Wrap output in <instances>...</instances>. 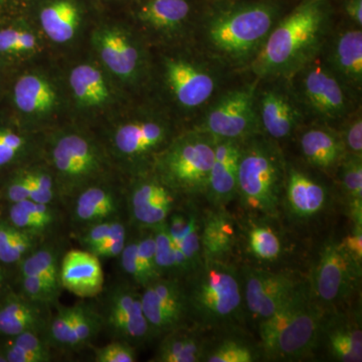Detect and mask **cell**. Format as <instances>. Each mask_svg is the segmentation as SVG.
<instances>
[{
  "label": "cell",
  "mask_w": 362,
  "mask_h": 362,
  "mask_svg": "<svg viewBox=\"0 0 362 362\" xmlns=\"http://www.w3.org/2000/svg\"><path fill=\"white\" fill-rule=\"evenodd\" d=\"M329 20L326 0H306L281 21L262 45L254 63L259 77L289 75L308 65Z\"/></svg>",
  "instance_id": "1"
},
{
  "label": "cell",
  "mask_w": 362,
  "mask_h": 362,
  "mask_svg": "<svg viewBox=\"0 0 362 362\" xmlns=\"http://www.w3.org/2000/svg\"><path fill=\"white\" fill-rule=\"evenodd\" d=\"M326 313L309 284L302 282L277 310L259 323L262 358L296 361L310 356L320 343Z\"/></svg>",
  "instance_id": "2"
},
{
  "label": "cell",
  "mask_w": 362,
  "mask_h": 362,
  "mask_svg": "<svg viewBox=\"0 0 362 362\" xmlns=\"http://www.w3.org/2000/svg\"><path fill=\"white\" fill-rule=\"evenodd\" d=\"M188 322L202 330L239 325L244 320L240 270L226 259H202L183 279Z\"/></svg>",
  "instance_id": "3"
},
{
  "label": "cell",
  "mask_w": 362,
  "mask_h": 362,
  "mask_svg": "<svg viewBox=\"0 0 362 362\" xmlns=\"http://www.w3.org/2000/svg\"><path fill=\"white\" fill-rule=\"evenodd\" d=\"M285 178L284 161L270 143L252 140L243 146L237 197L245 211L269 220L277 218L282 206Z\"/></svg>",
  "instance_id": "4"
},
{
  "label": "cell",
  "mask_w": 362,
  "mask_h": 362,
  "mask_svg": "<svg viewBox=\"0 0 362 362\" xmlns=\"http://www.w3.org/2000/svg\"><path fill=\"white\" fill-rule=\"evenodd\" d=\"M277 11V6L268 2L230 7L211 21L207 37L214 49L226 58H249L266 42Z\"/></svg>",
  "instance_id": "5"
},
{
  "label": "cell",
  "mask_w": 362,
  "mask_h": 362,
  "mask_svg": "<svg viewBox=\"0 0 362 362\" xmlns=\"http://www.w3.org/2000/svg\"><path fill=\"white\" fill-rule=\"evenodd\" d=\"M49 160L59 204L65 209L81 190L103 180L108 165L96 143L78 133H65L54 138L49 145Z\"/></svg>",
  "instance_id": "6"
},
{
  "label": "cell",
  "mask_w": 362,
  "mask_h": 362,
  "mask_svg": "<svg viewBox=\"0 0 362 362\" xmlns=\"http://www.w3.org/2000/svg\"><path fill=\"white\" fill-rule=\"evenodd\" d=\"M214 146L216 140L206 133L181 137L156 156L154 173L180 197L206 195Z\"/></svg>",
  "instance_id": "7"
},
{
  "label": "cell",
  "mask_w": 362,
  "mask_h": 362,
  "mask_svg": "<svg viewBox=\"0 0 362 362\" xmlns=\"http://www.w3.org/2000/svg\"><path fill=\"white\" fill-rule=\"evenodd\" d=\"M101 317L103 331L112 340H122L137 347L152 340L143 313L141 291L127 279L105 285L92 299Z\"/></svg>",
  "instance_id": "8"
},
{
  "label": "cell",
  "mask_w": 362,
  "mask_h": 362,
  "mask_svg": "<svg viewBox=\"0 0 362 362\" xmlns=\"http://www.w3.org/2000/svg\"><path fill=\"white\" fill-rule=\"evenodd\" d=\"M362 266L343 249L339 240L324 243L312 270L309 288L321 306L334 309L354 296L361 284Z\"/></svg>",
  "instance_id": "9"
},
{
  "label": "cell",
  "mask_w": 362,
  "mask_h": 362,
  "mask_svg": "<svg viewBox=\"0 0 362 362\" xmlns=\"http://www.w3.org/2000/svg\"><path fill=\"white\" fill-rule=\"evenodd\" d=\"M168 185L154 173L140 175L125 192L126 216L129 228L152 230L168 221L178 207V197Z\"/></svg>",
  "instance_id": "10"
},
{
  "label": "cell",
  "mask_w": 362,
  "mask_h": 362,
  "mask_svg": "<svg viewBox=\"0 0 362 362\" xmlns=\"http://www.w3.org/2000/svg\"><path fill=\"white\" fill-rule=\"evenodd\" d=\"M240 275L245 309L259 323L277 310L302 283L291 274L252 266L243 267Z\"/></svg>",
  "instance_id": "11"
},
{
  "label": "cell",
  "mask_w": 362,
  "mask_h": 362,
  "mask_svg": "<svg viewBox=\"0 0 362 362\" xmlns=\"http://www.w3.org/2000/svg\"><path fill=\"white\" fill-rule=\"evenodd\" d=\"M141 302L152 339L187 326V300L182 280L157 279L142 288Z\"/></svg>",
  "instance_id": "12"
},
{
  "label": "cell",
  "mask_w": 362,
  "mask_h": 362,
  "mask_svg": "<svg viewBox=\"0 0 362 362\" xmlns=\"http://www.w3.org/2000/svg\"><path fill=\"white\" fill-rule=\"evenodd\" d=\"M104 181L85 187L66 206L68 223L74 233L100 221L127 218L125 192Z\"/></svg>",
  "instance_id": "13"
},
{
  "label": "cell",
  "mask_w": 362,
  "mask_h": 362,
  "mask_svg": "<svg viewBox=\"0 0 362 362\" xmlns=\"http://www.w3.org/2000/svg\"><path fill=\"white\" fill-rule=\"evenodd\" d=\"M252 90L228 93L207 114L201 132L214 139L240 140L254 130Z\"/></svg>",
  "instance_id": "14"
},
{
  "label": "cell",
  "mask_w": 362,
  "mask_h": 362,
  "mask_svg": "<svg viewBox=\"0 0 362 362\" xmlns=\"http://www.w3.org/2000/svg\"><path fill=\"white\" fill-rule=\"evenodd\" d=\"M168 140L165 125L153 120L123 124L112 135V151L121 160L132 165L158 156Z\"/></svg>",
  "instance_id": "15"
},
{
  "label": "cell",
  "mask_w": 362,
  "mask_h": 362,
  "mask_svg": "<svg viewBox=\"0 0 362 362\" xmlns=\"http://www.w3.org/2000/svg\"><path fill=\"white\" fill-rule=\"evenodd\" d=\"M59 284L81 299H94L105 286L101 259L83 249L68 250L59 265Z\"/></svg>",
  "instance_id": "16"
},
{
  "label": "cell",
  "mask_w": 362,
  "mask_h": 362,
  "mask_svg": "<svg viewBox=\"0 0 362 362\" xmlns=\"http://www.w3.org/2000/svg\"><path fill=\"white\" fill-rule=\"evenodd\" d=\"M214 159L206 197L213 207H226L237 199L238 173L243 145L238 140L214 139Z\"/></svg>",
  "instance_id": "17"
},
{
  "label": "cell",
  "mask_w": 362,
  "mask_h": 362,
  "mask_svg": "<svg viewBox=\"0 0 362 362\" xmlns=\"http://www.w3.org/2000/svg\"><path fill=\"white\" fill-rule=\"evenodd\" d=\"M54 307L32 301L20 292L0 295V337L25 332L44 334Z\"/></svg>",
  "instance_id": "18"
},
{
  "label": "cell",
  "mask_w": 362,
  "mask_h": 362,
  "mask_svg": "<svg viewBox=\"0 0 362 362\" xmlns=\"http://www.w3.org/2000/svg\"><path fill=\"white\" fill-rule=\"evenodd\" d=\"M328 202L327 188L310 175L295 168L286 173L282 206L294 220L316 218L328 206Z\"/></svg>",
  "instance_id": "19"
},
{
  "label": "cell",
  "mask_w": 362,
  "mask_h": 362,
  "mask_svg": "<svg viewBox=\"0 0 362 362\" xmlns=\"http://www.w3.org/2000/svg\"><path fill=\"white\" fill-rule=\"evenodd\" d=\"M307 66L302 81V93L307 103L325 118L341 116L346 111L347 101L338 78L319 64Z\"/></svg>",
  "instance_id": "20"
},
{
  "label": "cell",
  "mask_w": 362,
  "mask_h": 362,
  "mask_svg": "<svg viewBox=\"0 0 362 362\" xmlns=\"http://www.w3.org/2000/svg\"><path fill=\"white\" fill-rule=\"evenodd\" d=\"M320 342L331 358L339 362L362 361L361 319L347 313H326Z\"/></svg>",
  "instance_id": "21"
},
{
  "label": "cell",
  "mask_w": 362,
  "mask_h": 362,
  "mask_svg": "<svg viewBox=\"0 0 362 362\" xmlns=\"http://www.w3.org/2000/svg\"><path fill=\"white\" fill-rule=\"evenodd\" d=\"M166 77L176 100L187 109L206 103L216 90L214 78L204 69L185 61H169Z\"/></svg>",
  "instance_id": "22"
},
{
  "label": "cell",
  "mask_w": 362,
  "mask_h": 362,
  "mask_svg": "<svg viewBox=\"0 0 362 362\" xmlns=\"http://www.w3.org/2000/svg\"><path fill=\"white\" fill-rule=\"evenodd\" d=\"M59 204H40L32 199L9 204L7 221L21 232L40 240L59 237L64 218Z\"/></svg>",
  "instance_id": "23"
},
{
  "label": "cell",
  "mask_w": 362,
  "mask_h": 362,
  "mask_svg": "<svg viewBox=\"0 0 362 362\" xmlns=\"http://www.w3.org/2000/svg\"><path fill=\"white\" fill-rule=\"evenodd\" d=\"M238 230L225 207H214L201 221L202 259H226L237 244Z\"/></svg>",
  "instance_id": "24"
},
{
  "label": "cell",
  "mask_w": 362,
  "mask_h": 362,
  "mask_svg": "<svg viewBox=\"0 0 362 362\" xmlns=\"http://www.w3.org/2000/svg\"><path fill=\"white\" fill-rule=\"evenodd\" d=\"M202 329L187 326L170 331L161 337L151 362H201L211 342L202 334Z\"/></svg>",
  "instance_id": "25"
},
{
  "label": "cell",
  "mask_w": 362,
  "mask_h": 362,
  "mask_svg": "<svg viewBox=\"0 0 362 362\" xmlns=\"http://www.w3.org/2000/svg\"><path fill=\"white\" fill-rule=\"evenodd\" d=\"M96 44L105 66L122 78L134 76L139 52L129 37L118 30H104L97 35Z\"/></svg>",
  "instance_id": "26"
},
{
  "label": "cell",
  "mask_w": 362,
  "mask_h": 362,
  "mask_svg": "<svg viewBox=\"0 0 362 362\" xmlns=\"http://www.w3.org/2000/svg\"><path fill=\"white\" fill-rule=\"evenodd\" d=\"M300 146L308 163L324 171L332 170L339 165L346 153L338 136L320 128L306 131L300 138Z\"/></svg>",
  "instance_id": "27"
},
{
  "label": "cell",
  "mask_w": 362,
  "mask_h": 362,
  "mask_svg": "<svg viewBox=\"0 0 362 362\" xmlns=\"http://www.w3.org/2000/svg\"><path fill=\"white\" fill-rule=\"evenodd\" d=\"M65 252V244L61 237L44 240L16 265L18 278L40 276L59 284V265Z\"/></svg>",
  "instance_id": "28"
},
{
  "label": "cell",
  "mask_w": 362,
  "mask_h": 362,
  "mask_svg": "<svg viewBox=\"0 0 362 362\" xmlns=\"http://www.w3.org/2000/svg\"><path fill=\"white\" fill-rule=\"evenodd\" d=\"M259 111L264 129L274 139L289 137L296 127V111L289 100L277 90H269L264 95Z\"/></svg>",
  "instance_id": "29"
},
{
  "label": "cell",
  "mask_w": 362,
  "mask_h": 362,
  "mask_svg": "<svg viewBox=\"0 0 362 362\" xmlns=\"http://www.w3.org/2000/svg\"><path fill=\"white\" fill-rule=\"evenodd\" d=\"M13 100L23 113L42 114L54 108L57 94L45 78L37 75H25L14 85Z\"/></svg>",
  "instance_id": "30"
},
{
  "label": "cell",
  "mask_w": 362,
  "mask_h": 362,
  "mask_svg": "<svg viewBox=\"0 0 362 362\" xmlns=\"http://www.w3.org/2000/svg\"><path fill=\"white\" fill-rule=\"evenodd\" d=\"M40 21L49 39L57 44H65L77 33L80 11L70 0H59L40 11Z\"/></svg>",
  "instance_id": "31"
},
{
  "label": "cell",
  "mask_w": 362,
  "mask_h": 362,
  "mask_svg": "<svg viewBox=\"0 0 362 362\" xmlns=\"http://www.w3.org/2000/svg\"><path fill=\"white\" fill-rule=\"evenodd\" d=\"M331 62L335 70L351 84L362 82V33L350 30L342 33L334 42Z\"/></svg>",
  "instance_id": "32"
},
{
  "label": "cell",
  "mask_w": 362,
  "mask_h": 362,
  "mask_svg": "<svg viewBox=\"0 0 362 362\" xmlns=\"http://www.w3.org/2000/svg\"><path fill=\"white\" fill-rule=\"evenodd\" d=\"M70 86L76 99L83 106H100L110 96L101 71L90 65L74 68L70 74Z\"/></svg>",
  "instance_id": "33"
},
{
  "label": "cell",
  "mask_w": 362,
  "mask_h": 362,
  "mask_svg": "<svg viewBox=\"0 0 362 362\" xmlns=\"http://www.w3.org/2000/svg\"><path fill=\"white\" fill-rule=\"evenodd\" d=\"M0 352L6 362H51L54 358V350L44 335L37 332L8 337V342Z\"/></svg>",
  "instance_id": "34"
},
{
  "label": "cell",
  "mask_w": 362,
  "mask_h": 362,
  "mask_svg": "<svg viewBox=\"0 0 362 362\" xmlns=\"http://www.w3.org/2000/svg\"><path fill=\"white\" fill-rule=\"evenodd\" d=\"M340 185L354 225H362V156L345 153L340 162Z\"/></svg>",
  "instance_id": "35"
},
{
  "label": "cell",
  "mask_w": 362,
  "mask_h": 362,
  "mask_svg": "<svg viewBox=\"0 0 362 362\" xmlns=\"http://www.w3.org/2000/svg\"><path fill=\"white\" fill-rule=\"evenodd\" d=\"M75 305V320L69 345V351H78L90 346L100 333L103 332L101 317L94 301L82 299Z\"/></svg>",
  "instance_id": "36"
},
{
  "label": "cell",
  "mask_w": 362,
  "mask_h": 362,
  "mask_svg": "<svg viewBox=\"0 0 362 362\" xmlns=\"http://www.w3.org/2000/svg\"><path fill=\"white\" fill-rule=\"evenodd\" d=\"M190 13L187 0H150L140 11V18L159 30L180 25Z\"/></svg>",
  "instance_id": "37"
},
{
  "label": "cell",
  "mask_w": 362,
  "mask_h": 362,
  "mask_svg": "<svg viewBox=\"0 0 362 362\" xmlns=\"http://www.w3.org/2000/svg\"><path fill=\"white\" fill-rule=\"evenodd\" d=\"M250 254L261 263H274L283 254V243L277 230L267 223H254L247 232Z\"/></svg>",
  "instance_id": "38"
},
{
  "label": "cell",
  "mask_w": 362,
  "mask_h": 362,
  "mask_svg": "<svg viewBox=\"0 0 362 362\" xmlns=\"http://www.w3.org/2000/svg\"><path fill=\"white\" fill-rule=\"evenodd\" d=\"M44 240L21 232L7 221L0 220V263L18 265Z\"/></svg>",
  "instance_id": "39"
},
{
  "label": "cell",
  "mask_w": 362,
  "mask_h": 362,
  "mask_svg": "<svg viewBox=\"0 0 362 362\" xmlns=\"http://www.w3.org/2000/svg\"><path fill=\"white\" fill-rule=\"evenodd\" d=\"M262 358L261 350L242 338L226 337L211 343L204 357L206 362H254Z\"/></svg>",
  "instance_id": "40"
},
{
  "label": "cell",
  "mask_w": 362,
  "mask_h": 362,
  "mask_svg": "<svg viewBox=\"0 0 362 362\" xmlns=\"http://www.w3.org/2000/svg\"><path fill=\"white\" fill-rule=\"evenodd\" d=\"M152 230L156 240V261L159 277L178 279L175 245L169 235L166 221Z\"/></svg>",
  "instance_id": "41"
},
{
  "label": "cell",
  "mask_w": 362,
  "mask_h": 362,
  "mask_svg": "<svg viewBox=\"0 0 362 362\" xmlns=\"http://www.w3.org/2000/svg\"><path fill=\"white\" fill-rule=\"evenodd\" d=\"M30 149L32 143L28 136L11 128H0V169L23 160Z\"/></svg>",
  "instance_id": "42"
},
{
  "label": "cell",
  "mask_w": 362,
  "mask_h": 362,
  "mask_svg": "<svg viewBox=\"0 0 362 362\" xmlns=\"http://www.w3.org/2000/svg\"><path fill=\"white\" fill-rule=\"evenodd\" d=\"M20 293L32 301L54 307L58 303L63 288L40 276H25L18 278Z\"/></svg>",
  "instance_id": "43"
},
{
  "label": "cell",
  "mask_w": 362,
  "mask_h": 362,
  "mask_svg": "<svg viewBox=\"0 0 362 362\" xmlns=\"http://www.w3.org/2000/svg\"><path fill=\"white\" fill-rule=\"evenodd\" d=\"M30 185V199L40 204H59L56 181L49 168H26Z\"/></svg>",
  "instance_id": "44"
},
{
  "label": "cell",
  "mask_w": 362,
  "mask_h": 362,
  "mask_svg": "<svg viewBox=\"0 0 362 362\" xmlns=\"http://www.w3.org/2000/svg\"><path fill=\"white\" fill-rule=\"evenodd\" d=\"M126 226H129L126 216L114 218V220L100 221V223H93V225L78 230L75 233V238L77 239L81 249L90 252Z\"/></svg>",
  "instance_id": "45"
},
{
  "label": "cell",
  "mask_w": 362,
  "mask_h": 362,
  "mask_svg": "<svg viewBox=\"0 0 362 362\" xmlns=\"http://www.w3.org/2000/svg\"><path fill=\"white\" fill-rule=\"evenodd\" d=\"M137 258L141 271L142 288L160 278L157 272L153 230H139L137 235Z\"/></svg>",
  "instance_id": "46"
},
{
  "label": "cell",
  "mask_w": 362,
  "mask_h": 362,
  "mask_svg": "<svg viewBox=\"0 0 362 362\" xmlns=\"http://www.w3.org/2000/svg\"><path fill=\"white\" fill-rule=\"evenodd\" d=\"M37 47V40L32 33L16 28L0 30V54H25Z\"/></svg>",
  "instance_id": "47"
},
{
  "label": "cell",
  "mask_w": 362,
  "mask_h": 362,
  "mask_svg": "<svg viewBox=\"0 0 362 362\" xmlns=\"http://www.w3.org/2000/svg\"><path fill=\"white\" fill-rule=\"evenodd\" d=\"M95 362H135L137 361L136 346L122 340H112L104 346L94 349Z\"/></svg>",
  "instance_id": "48"
},
{
  "label": "cell",
  "mask_w": 362,
  "mask_h": 362,
  "mask_svg": "<svg viewBox=\"0 0 362 362\" xmlns=\"http://www.w3.org/2000/svg\"><path fill=\"white\" fill-rule=\"evenodd\" d=\"M118 259L119 265H120L121 270L124 274V278L127 279L141 289L143 280L139 264H138L137 235L131 237L128 235L125 247H124L123 251Z\"/></svg>",
  "instance_id": "49"
},
{
  "label": "cell",
  "mask_w": 362,
  "mask_h": 362,
  "mask_svg": "<svg viewBox=\"0 0 362 362\" xmlns=\"http://www.w3.org/2000/svg\"><path fill=\"white\" fill-rule=\"evenodd\" d=\"M128 230H129V226H126L90 252H92L101 261L105 259H118L125 247Z\"/></svg>",
  "instance_id": "50"
},
{
  "label": "cell",
  "mask_w": 362,
  "mask_h": 362,
  "mask_svg": "<svg viewBox=\"0 0 362 362\" xmlns=\"http://www.w3.org/2000/svg\"><path fill=\"white\" fill-rule=\"evenodd\" d=\"M30 185L26 168L18 169L6 187V199L9 204H14L30 199Z\"/></svg>",
  "instance_id": "51"
},
{
  "label": "cell",
  "mask_w": 362,
  "mask_h": 362,
  "mask_svg": "<svg viewBox=\"0 0 362 362\" xmlns=\"http://www.w3.org/2000/svg\"><path fill=\"white\" fill-rule=\"evenodd\" d=\"M346 153L362 156V121L361 117H356L347 126L342 140Z\"/></svg>",
  "instance_id": "52"
},
{
  "label": "cell",
  "mask_w": 362,
  "mask_h": 362,
  "mask_svg": "<svg viewBox=\"0 0 362 362\" xmlns=\"http://www.w3.org/2000/svg\"><path fill=\"white\" fill-rule=\"evenodd\" d=\"M339 242L347 254L362 266V225H354L351 233Z\"/></svg>",
  "instance_id": "53"
},
{
  "label": "cell",
  "mask_w": 362,
  "mask_h": 362,
  "mask_svg": "<svg viewBox=\"0 0 362 362\" xmlns=\"http://www.w3.org/2000/svg\"><path fill=\"white\" fill-rule=\"evenodd\" d=\"M345 11L357 25H362V0H347Z\"/></svg>",
  "instance_id": "54"
},
{
  "label": "cell",
  "mask_w": 362,
  "mask_h": 362,
  "mask_svg": "<svg viewBox=\"0 0 362 362\" xmlns=\"http://www.w3.org/2000/svg\"><path fill=\"white\" fill-rule=\"evenodd\" d=\"M4 269H2V264L0 263V295L2 294V289H4Z\"/></svg>",
  "instance_id": "55"
}]
</instances>
